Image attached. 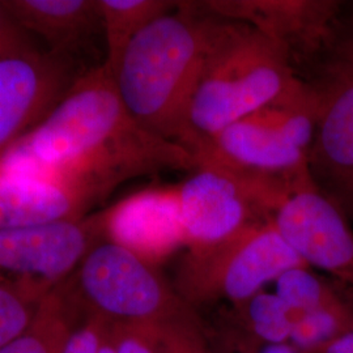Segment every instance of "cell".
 Listing matches in <instances>:
<instances>
[{"label": "cell", "mask_w": 353, "mask_h": 353, "mask_svg": "<svg viewBox=\"0 0 353 353\" xmlns=\"http://www.w3.org/2000/svg\"><path fill=\"white\" fill-rule=\"evenodd\" d=\"M195 166L186 148L139 125L105 63L87 70L43 122L0 156V173L61 182L90 204L131 178Z\"/></svg>", "instance_id": "6da1fadb"}, {"label": "cell", "mask_w": 353, "mask_h": 353, "mask_svg": "<svg viewBox=\"0 0 353 353\" xmlns=\"http://www.w3.org/2000/svg\"><path fill=\"white\" fill-rule=\"evenodd\" d=\"M227 20L199 1H179L132 39L112 75L127 110L152 134L194 156L201 150L190 126V106L205 62Z\"/></svg>", "instance_id": "7a4b0ae2"}, {"label": "cell", "mask_w": 353, "mask_h": 353, "mask_svg": "<svg viewBox=\"0 0 353 353\" xmlns=\"http://www.w3.org/2000/svg\"><path fill=\"white\" fill-rule=\"evenodd\" d=\"M301 81L283 48L252 26L228 21L203 68L190 106V126L203 145Z\"/></svg>", "instance_id": "3957f363"}, {"label": "cell", "mask_w": 353, "mask_h": 353, "mask_svg": "<svg viewBox=\"0 0 353 353\" xmlns=\"http://www.w3.org/2000/svg\"><path fill=\"white\" fill-rule=\"evenodd\" d=\"M316 108V89L303 80L276 101L204 140L194 157H208L241 173L301 189L313 182L307 159Z\"/></svg>", "instance_id": "277c9868"}, {"label": "cell", "mask_w": 353, "mask_h": 353, "mask_svg": "<svg viewBox=\"0 0 353 353\" xmlns=\"http://www.w3.org/2000/svg\"><path fill=\"white\" fill-rule=\"evenodd\" d=\"M61 287L83 318L96 316L114 326H156L188 303L157 265L105 240Z\"/></svg>", "instance_id": "5b68a950"}, {"label": "cell", "mask_w": 353, "mask_h": 353, "mask_svg": "<svg viewBox=\"0 0 353 353\" xmlns=\"http://www.w3.org/2000/svg\"><path fill=\"white\" fill-rule=\"evenodd\" d=\"M300 265H306L267 221L214 245L186 249L172 283L183 301L201 310L221 301L242 303Z\"/></svg>", "instance_id": "8992f818"}, {"label": "cell", "mask_w": 353, "mask_h": 353, "mask_svg": "<svg viewBox=\"0 0 353 353\" xmlns=\"http://www.w3.org/2000/svg\"><path fill=\"white\" fill-rule=\"evenodd\" d=\"M195 161V169L176 186L186 249L210 246L245 228L271 221L279 205L296 191L208 157Z\"/></svg>", "instance_id": "52a82bcc"}, {"label": "cell", "mask_w": 353, "mask_h": 353, "mask_svg": "<svg viewBox=\"0 0 353 353\" xmlns=\"http://www.w3.org/2000/svg\"><path fill=\"white\" fill-rule=\"evenodd\" d=\"M316 80L318 108L309 172L318 189L353 223V57L330 49Z\"/></svg>", "instance_id": "ba28073f"}, {"label": "cell", "mask_w": 353, "mask_h": 353, "mask_svg": "<svg viewBox=\"0 0 353 353\" xmlns=\"http://www.w3.org/2000/svg\"><path fill=\"white\" fill-rule=\"evenodd\" d=\"M103 241L100 214L42 225L0 229V283L50 292Z\"/></svg>", "instance_id": "9c48e42d"}, {"label": "cell", "mask_w": 353, "mask_h": 353, "mask_svg": "<svg viewBox=\"0 0 353 353\" xmlns=\"http://www.w3.org/2000/svg\"><path fill=\"white\" fill-rule=\"evenodd\" d=\"M85 71L38 46L0 59V156L45 121Z\"/></svg>", "instance_id": "30bf717a"}, {"label": "cell", "mask_w": 353, "mask_h": 353, "mask_svg": "<svg viewBox=\"0 0 353 353\" xmlns=\"http://www.w3.org/2000/svg\"><path fill=\"white\" fill-rule=\"evenodd\" d=\"M217 19L252 26L288 52L292 63L325 57L341 29V3L334 0H207Z\"/></svg>", "instance_id": "8fae6325"}, {"label": "cell", "mask_w": 353, "mask_h": 353, "mask_svg": "<svg viewBox=\"0 0 353 353\" xmlns=\"http://www.w3.org/2000/svg\"><path fill=\"white\" fill-rule=\"evenodd\" d=\"M271 221L305 265L326 271L343 284L352 285L351 221L314 182L292 192L279 205Z\"/></svg>", "instance_id": "7c38bea8"}, {"label": "cell", "mask_w": 353, "mask_h": 353, "mask_svg": "<svg viewBox=\"0 0 353 353\" xmlns=\"http://www.w3.org/2000/svg\"><path fill=\"white\" fill-rule=\"evenodd\" d=\"M103 240L153 265L186 249L178 188L138 191L100 214Z\"/></svg>", "instance_id": "4fadbf2b"}, {"label": "cell", "mask_w": 353, "mask_h": 353, "mask_svg": "<svg viewBox=\"0 0 353 353\" xmlns=\"http://www.w3.org/2000/svg\"><path fill=\"white\" fill-rule=\"evenodd\" d=\"M7 12L48 50L77 62L90 38L102 32L99 0H1Z\"/></svg>", "instance_id": "5bb4252c"}, {"label": "cell", "mask_w": 353, "mask_h": 353, "mask_svg": "<svg viewBox=\"0 0 353 353\" xmlns=\"http://www.w3.org/2000/svg\"><path fill=\"white\" fill-rule=\"evenodd\" d=\"M92 204L61 182L0 173V229L83 219Z\"/></svg>", "instance_id": "9a60e30c"}, {"label": "cell", "mask_w": 353, "mask_h": 353, "mask_svg": "<svg viewBox=\"0 0 353 353\" xmlns=\"http://www.w3.org/2000/svg\"><path fill=\"white\" fill-rule=\"evenodd\" d=\"M294 316L278 294L262 290L223 307L207 332L234 353H255L265 344L290 341Z\"/></svg>", "instance_id": "2e32d148"}, {"label": "cell", "mask_w": 353, "mask_h": 353, "mask_svg": "<svg viewBox=\"0 0 353 353\" xmlns=\"http://www.w3.org/2000/svg\"><path fill=\"white\" fill-rule=\"evenodd\" d=\"M83 319L59 284L42 300L26 330L3 345L0 353H63L68 338Z\"/></svg>", "instance_id": "e0dca14e"}, {"label": "cell", "mask_w": 353, "mask_h": 353, "mask_svg": "<svg viewBox=\"0 0 353 353\" xmlns=\"http://www.w3.org/2000/svg\"><path fill=\"white\" fill-rule=\"evenodd\" d=\"M178 4L169 0H99L108 51L103 63L109 71L113 72L134 38Z\"/></svg>", "instance_id": "ac0fdd59"}, {"label": "cell", "mask_w": 353, "mask_h": 353, "mask_svg": "<svg viewBox=\"0 0 353 353\" xmlns=\"http://www.w3.org/2000/svg\"><path fill=\"white\" fill-rule=\"evenodd\" d=\"M275 293L293 314H305L350 299L335 281L316 275L313 268H290L275 281Z\"/></svg>", "instance_id": "d6986e66"}, {"label": "cell", "mask_w": 353, "mask_h": 353, "mask_svg": "<svg viewBox=\"0 0 353 353\" xmlns=\"http://www.w3.org/2000/svg\"><path fill=\"white\" fill-rule=\"evenodd\" d=\"M290 343L301 352L316 353L353 330V301H345L305 314H293Z\"/></svg>", "instance_id": "ffe728a7"}, {"label": "cell", "mask_w": 353, "mask_h": 353, "mask_svg": "<svg viewBox=\"0 0 353 353\" xmlns=\"http://www.w3.org/2000/svg\"><path fill=\"white\" fill-rule=\"evenodd\" d=\"M157 353H212L199 310L185 303L154 326Z\"/></svg>", "instance_id": "44dd1931"}, {"label": "cell", "mask_w": 353, "mask_h": 353, "mask_svg": "<svg viewBox=\"0 0 353 353\" xmlns=\"http://www.w3.org/2000/svg\"><path fill=\"white\" fill-rule=\"evenodd\" d=\"M48 293L21 284L0 283V348L26 330Z\"/></svg>", "instance_id": "7402d4cb"}, {"label": "cell", "mask_w": 353, "mask_h": 353, "mask_svg": "<svg viewBox=\"0 0 353 353\" xmlns=\"http://www.w3.org/2000/svg\"><path fill=\"white\" fill-rule=\"evenodd\" d=\"M114 328L100 318L87 316L74 328L63 353H114Z\"/></svg>", "instance_id": "603a6c76"}, {"label": "cell", "mask_w": 353, "mask_h": 353, "mask_svg": "<svg viewBox=\"0 0 353 353\" xmlns=\"http://www.w3.org/2000/svg\"><path fill=\"white\" fill-rule=\"evenodd\" d=\"M114 353H157L154 326H115Z\"/></svg>", "instance_id": "cb8c5ba5"}, {"label": "cell", "mask_w": 353, "mask_h": 353, "mask_svg": "<svg viewBox=\"0 0 353 353\" xmlns=\"http://www.w3.org/2000/svg\"><path fill=\"white\" fill-rule=\"evenodd\" d=\"M32 37L0 3V59L36 48Z\"/></svg>", "instance_id": "d4e9b609"}, {"label": "cell", "mask_w": 353, "mask_h": 353, "mask_svg": "<svg viewBox=\"0 0 353 353\" xmlns=\"http://www.w3.org/2000/svg\"><path fill=\"white\" fill-rule=\"evenodd\" d=\"M316 353H353V330Z\"/></svg>", "instance_id": "484cf974"}, {"label": "cell", "mask_w": 353, "mask_h": 353, "mask_svg": "<svg viewBox=\"0 0 353 353\" xmlns=\"http://www.w3.org/2000/svg\"><path fill=\"white\" fill-rule=\"evenodd\" d=\"M255 353H303L293 345L290 341L285 343H275V344H265L258 348Z\"/></svg>", "instance_id": "4316f807"}, {"label": "cell", "mask_w": 353, "mask_h": 353, "mask_svg": "<svg viewBox=\"0 0 353 353\" xmlns=\"http://www.w3.org/2000/svg\"><path fill=\"white\" fill-rule=\"evenodd\" d=\"M207 335H208V341H210V345H211L212 353H234L233 351H230L228 347H225L223 343L216 341L208 332H207Z\"/></svg>", "instance_id": "83f0119b"}, {"label": "cell", "mask_w": 353, "mask_h": 353, "mask_svg": "<svg viewBox=\"0 0 353 353\" xmlns=\"http://www.w3.org/2000/svg\"><path fill=\"white\" fill-rule=\"evenodd\" d=\"M352 287H353V283H352Z\"/></svg>", "instance_id": "f1b7e54d"}, {"label": "cell", "mask_w": 353, "mask_h": 353, "mask_svg": "<svg viewBox=\"0 0 353 353\" xmlns=\"http://www.w3.org/2000/svg\"><path fill=\"white\" fill-rule=\"evenodd\" d=\"M352 16H353V14H352Z\"/></svg>", "instance_id": "f546056e"}]
</instances>
